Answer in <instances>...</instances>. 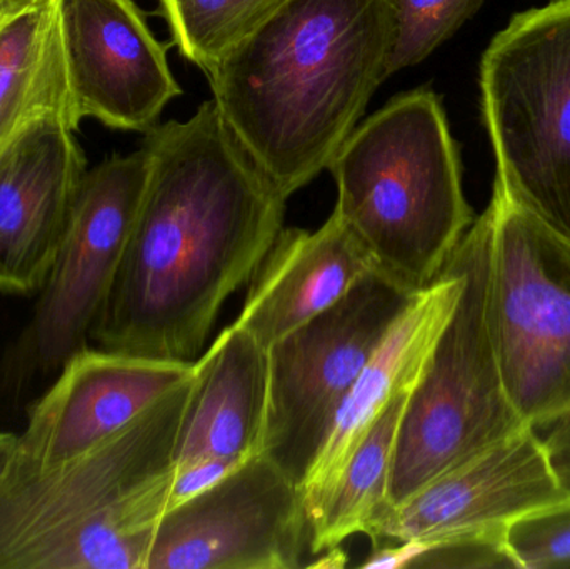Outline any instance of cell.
Returning <instances> with one entry per match:
<instances>
[{
	"label": "cell",
	"instance_id": "obj_1",
	"mask_svg": "<svg viewBox=\"0 0 570 569\" xmlns=\"http://www.w3.org/2000/svg\"><path fill=\"white\" fill-rule=\"evenodd\" d=\"M144 136L146 190L90 341L132 356L196 361L224 303L253 279L284 229L287 197L214 100Z\"/></svg>",
	"mask_w": 570,
	"mask_h": 569
},
{
	"label": "cell",
	"instance_id": "obj_2",
	"mask_svg": "<svg viewBox=\"0 0 570 569\" xmlns=\"http://www.w3.org/2000/svg\"><path fill=\"white\" fill-rule=\"evenodd\" d=\"M394 37V0H285L206 72L224 122L287 199L361 122Z\"/></svg>",
	"mask_w": 570,
	"mask_h": 569
},
{
	"label": "cell",
	"instance_id": "obj_3",
	"mask_svg": "<svg viewBox=\"0 0 570 569\" xmlns=\"http://www.w3.org/2000/svg\"><path fill=\"white\" fill-rule=\"evenodd\" d=\"M194 374L72 460L13 454L0 480V569H147Z\"/></svg>",
	"mask_w": 570,
	"mask_h": 569
},
{
	"label": "cell",
	"instance_id": "obj_4",
	"mask_svg": "<svg viewBox=\"0 0 570 569\" xmlns=\"http://www.w3.org/2000/svg\"><path fill=\"white\" fill-rule=\"evenodd\" d=\"M327 170L337 187L335 213L375 269L411 293L441 276L474 223L461 150L429 86L399 94L358 122Z\"/></svg>",
	"mask_w": 570,
	"mask_h": 569
},
{
	"label": "cell",
	"instance_id": "obj_5",
	"mask_svg": "<svg viewBox=\"0 0 570 569\" xmlns=\"http://www.w3.org/2000/svg\"><path fill=\"white\" fill-rule=\"evenodd\" d=\"M491 241L488 206L449 257L462 290L402 414L391 507L525 428L502 384L489 326Z\"/></svg>",
	"mask_w": 570,
	"mask_h": 569
},
{
	"label": "cell",
	"instance_id": "obj_6",
	"mask_svg": "<svg viewBox=\"0 0 570 569\" xmlns=\"http://www.w3.org/2000/svg\"><path fill=\"white\" fill-rule=\"evenodd\" d=\"M495 183L570 239V0L515 13L482 53Z\"/></svg>",
	"mask_w": 570,
	"mask_h": 569
},
{
	"label": "cell",
	"instance_id": "obj_7",
	"mask_svg": "<svg viewBox=\"0 0 570 569\" xmlns=\"http://www.w3.org/2000/svg\"><path fill=\"white\" fill-rule=\"evenodd\" d=\"M489 326L502 384L525 426L570 421V239L492 193Z\"/></svg>",
	"mask_w": 570,
	"mask_h": 569
},
{
	"label": "cell",
	"instance_id": "obj_8",
	"mask_svg": "<svg viewBox=\"0 0 570 569\" xmlns=\"http://www.w3.org/2000/svg\"><path fill=\"white\" fill-rule=\"evenodd\" d=\"M149 156L140 146L87 169L52 269L22 333L0 363V393L17 403L89 346L142 203Z\"/></svg>",
	"mask_w": 570,
	"mask_h": 569
},
{
	"label": "cell",
	"instance_id": "obj_9",
	"mask_svg": "<svg viewBox=\"0 0 570 569\" xmlns=\"http://www.w3.org/2000/svg\"><path fill=\"white\" fill-rule=\"evenodd\" d=\"M415 293L374 269L337 304L267 350L261 454L301 490L338 408Z\"/></svg>",
	"mask_w": 570,
	"mask_h": 569
},
{
	"label": "cell",
	"instance_id": "obj_10",
	"mask_svg": "<svg viewBox=\"0 0 570 569\" xmlns=\"http://www.w3.org/2000/svg\"><path fill=\"white\" fill-rule=\"evenodd\" d=\"M307 553L301 490L259 453L167 511L147 569H297Z\"/></svg>",
	"mask_w": 570,
	"mask_h": 569
},
{
	"label": "cell",
	"instance_id": "obj_11",
	"mask_svg": "<svg viewBox=\"0 0 570 569\" xmlns=\"http://www.w3.org/2000/svg\"><path fill=\"white\" fill-rule=\"evenodd\" d=\"M568 498L551 441L525 426L389 507L368 538L435 547L489 537Z\"/></svg>",
	"mask_w": 570,
	"mask_h": 569
},
{
	"label": "cell",
	"instance_id": "obj_12",
	"mask_svg": "<svg viewBox=\"0 0 570 569\" xmlns=\"http://www.w3.org/2000/svg\"><path fill=\"white\" fill-rule=\"evenodd\" d=\"M63 36L82 119L146 134L183 96L167 46L134 0H63Z\"/></svg>",
	"mask_w": 570,
	"mask_h": 569
},
{
	"label": "cell",
	"instance_id": "obj_13",
	"mask_svg": "<svg viewBox=\"0 0 570 569\" xmlns=\"http://www.w3.org/2000/svg\"><path fill=\"white\" fill-rule=\"evenodd\" d=\"M194 374V361L83 347L27 408L16 453L39 464L72 460L106 441Z\"/></svg>",
	"mask_w": 570,
	"mask_h": 569
},
{
	"label": "cell",
	"instance_id": "obj_14",
	"mask_svg": "<svg viewBox=\"0 0 570 569\" xmlns=\"http://www.w3.org/2000/svg\"><path fill=\"white\" fill-rule=\"evenodd\" d=\"M87 173L73 130L40 126L0 163V293L42 290Z\"/></svg>",
	"mask_w": 570,
	"mask_h": 569
},
{
	"label": "cell",
	"instance_id": "obj_15",
	"mask_svg": "<svg viewBox=\"0 0 570 569\" xmlns=\"http://www.w3.org/2000/svg\"><path fill=\"white\" fill-rule=\"evenodd\" d=\"M462 276L448 261L441 276L414 294L362 371L301 487L307 520L331 493L352 453L402 393L414 390L458 304Z\"/></svg>",
	"mask_w": 570,
	"mask_h": 569
},
{
	"label": "cell",
	"instance_id": "obj_16",
	"mask_svg": "<svg viewBox=\"0 0 570 569\" xmlns=\"http://www.w3.org/2000/svg\"><path fill=\"white\" fill-rule=\"evenodd\" d=\"M374 269L371 254L335 210L318 229H283L249 281L234 324L269 350Z\"/></svg>",
	"mask_w": 570,
	"mask_h": 569
},
{
	"label": "cell",
	"instance_id": "obj_17",
	"mask_svg": "<svg viewBox=\"0 0 570 569\" xmlns=\"http://www.w3.org/2000/svg\"><path fill=\"white\" fill-rule=\"evenodd\" d=\"M194 387L177 434L174 467L244 461L263 448L269 396V353L230 324L194 361Z\"/></svg>",
	"mask_w": 570,
	"mask_h": 569
},
{
	"label": "cell",
	"instance_id": "obj_18",
	"mask_svg": "<svg viewBox=\"0 0 570 569\" xmlns=\"http://www.w3.org/2000/svg\"><path fill=\"white\" fill-rule=\"evenodd\" d=\"M67 59L63 0H0V163L40 126L82 124Z\"/></svg>",
	"mask_w": 570,
	"mask_h": 569
},
{
	"label": "cell",
	"instance_id": "obj_19",
	"mask_svg": "<svg viewBox=\"0 0 570 569\" xmlns=\"http://www.w3.org/2000/svg\"><path fill=\"white\" fill-rule=\"evenodd\" d=\"M409 393L399 394L352 453L324 503L308 517V551L318 557L355 534L371 537L391 507L389 484Z\"/></svg>",
	"mask_w": 570,
	"mask_h": 569
},
{
	"label": "cell",
	"instance_id": "obj_20",
	"mask_svg": "<svg viewBox=\"0 0 570 569\" xmlns=\"http://www.w3.org/2000/svg\"><path fill=\"white\" fill-rule=\"evenodd\" d=\"M285 0H159L170 43L184 59L209 72Z\"/></svg>",
	"mask_w": 570,
	"mask_h": 569
},
{
	"label": "cell",
	"instance_id": "obj_21",
	"mask_svg": "<svg viewBox=\"0 0 570 569\" xmlns=\"http://www.w3.org/2000/svg\"><path fill=\"white\" fill-rule=\"evenodd\" d=\"M482 6L484 0H394L395 37L387 77L428 59Z\"/></svg>",
	"mask_w": 570,
	"mask_h": 569
},
{
	"label": "cell",
	"instance_id": "obj_22",
	"mask_svg": "<svg viewBox=\"0 0 570 569\" xmlns=\"http://www.w3.org/2000/svg\"><path fill=\"white\" fill-rule=\"evenodd\" d=\"M505 540L521 569L570 568V498L514 521Z\"/></svg>",
	"mask_w": 570,
	"mask_h": 569
},
{
	"label": "cell",
	"instance_id": "obj_23",
	"mask_svg": "<svg viewBox=\"0 0 570 569\" xmlns=\"http://www.w3.org/2000/svg\"><path fill=\"white\" fill-rule=\"evenodd\" d=\"M240 461L207 460L189 467H174L173 487L169 494V510L187 503L193 498L216 487L227 474L240 467ZM167 510V511H169Z\"/></svg>",
	"mask_w": 570,
	"mask_h": 569
},
{
	"label": "cell",
	"instance_id": "obj_24",
	"mask_svg": "<svg viewBox=\"0 0 570 569\" xmlns=\"http://www.w3.org/2000/svg\"><path fill=\"white\" fill-rule=\"evenodd\" d=\"M424 547L414 541H404L397 543L395 547H375L368 560L362 563V568H412V563L417 560L419 555L422 553Z\"/></svg>",
	"mask_w": 570,
	"mask_h": 569
},
{
	"label": "cell",
	"instance_id": "obj_25",
	"mask_svg": "<svg viewBox=\"0 0 570 569\" xmlns=\"http://www.w3.org/2000/svg\"><path fill=\"white\" fill-rule=\"evenodd\" d=\"M17 450V434L0 431V480L6 474Z\"/></svg>",
	"mask_w": 570,
	"mask_h": 569
},
{
	"label": "cell",
	"instance_id": "obj_26",
	"mask_svg": "<svg viewBox=\"0 0 570 569\" xmlns=\"http://www.w3.org/2000/svg\"><path fill=\"white\" fill-rule=\"evenodd\" d=\"M347 563V555L341 550V547L331 548L324 551V557H318L314 563H307V568H344Z\"/></svg>",
	"mask_w": 570,
	"mask_h": 569
}]
</instances>
